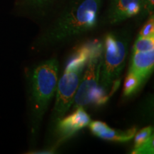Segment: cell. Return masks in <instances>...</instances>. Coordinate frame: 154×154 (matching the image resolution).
<instances>
[{
	"label": "cell",
	"mask_w": 154,
	"mask_h": 154,
	"mask_svg": "<svg viewBox=\"0 0 154 154\" xmlns=\"http://www.w3.org/2000/svg\"><path fill=\"white\" fill-rule=\"evenodd\" d=\"M138 36L140 37H153L154 36V19L153 14L150 16L149 20L140 29Z\"/></svg>",
	"instance_id": "obj_14"
},
{
	"label": "cell",
	"mask_w": 154,
	"mask_h": 154,
	"mask_svg": "<svg viewBox=\"0 0 154 154\" xmlns=\"http://www.w3.org/2000/svg\"><path fill=\"white\" fill-rule=\"evenodd\" d=\"M154 0H142V9L140 13L143 17L153 14Z\"/></svg>",
	"instance_id": "obj_16"
},
{
	"label": "cell",
	"mask_w": 154,
	"mask_h": 154,
	"mask_svg": "<svg viewBox=\"0 0 154 154\" xmlns=\"http://www.w3.org/2000/svg\"><path fill=\"white\" fill-rule=\"evenodd\" d=\"M76 110L57 121L56 128L58 136V143L71 138L79 131L88 126L91 122L90 116L84 110V107H78Z\"/></svg>",
	"instance_id": "obj_6"
},
{
	"label": "cell",
	"mask_w": 154,
	"mask_h": 154,
	"mask_svg": "<svg viewBox=\"0 0 154 154\" xmlns=\"http://www.w3.org/2000/svg\"><path fill=\"white\" fill-rule=\"evenodd\" d=\"M59 72V62L54 58L32 65L25 72L29 125L32 136L38 134L44 115L54 96Z\"/></svg>",
	"instance_id": "obj_2"
},
{
	"label": "cell",
	"mask_w": 154,
	"mask_h": 154,
	"mask_svg": "<svg viewBox=\"0 0 154 154\" xmlns=\"http://www.w3.org/2000/svg\"><path fill=\"white\" fill-rule=\"evenodd\" d=\"M146 79L135 73L128 71L124 80L123 95L125 97H129L136 94L146 82Z\"/></svg>",
	"instance_id": "obj_10"
},
{
	"label": "cell",
	"mask_w": 154,
	"mask_h": 154,
	"mask_svg": "<svg viewBox=\"0 0 154 154\" xmlns=\"http://www.w3.org/2000/svg\"><path fill=\"white\" fill-rule=\"evenodd\" d=\"M57 1V0H24V4L34 10L43 13Z\"/></svg>",
	"instance_id": "obj_12"
},
{
	"label": "cell",
	"mask_w": 154,
	"mask_h": 154,
	"mask_svg": "<svg viewBox=\"0 0 154 154\" xmlns=\"http://www.w3.org/2000/svg\"><path fill=\"white\" fill-rule=\"evenodd\" d=\"M154 68V49L143 52L132 53L129 70L147 79Z\"/></svg>",
	"instance_id": "obj_9"
},
{
	"label": "cell",
	"mask_w": 154,
	"mask_h": 154,
	"mask_svg": "<svg viewBox=\"0 0 154 154\" xmlns=\"http://www.w3.org/2000/svg\"><path fill=\"white\" fill-rule=\"evenodd\" d=\"M154 48V36L140 37L138 36L132 48V53L149 51Z\"/></svg>",
	"instance_id": "obj_11"
},
{
	"label": "cell",
	"mask_w": 154,
	"mask_h": 154,
	"mask_svg": "<svg viewBox=\"0 0 154 154\" xmlns=\"http://www.w3.org/2000/svg\"><path fill=\"white\" fill-rule=\"evenodd\" d=\"M88 127L94 136L101 139L118 143L129 141L134 137L136 133V127H132L126 130L113 129L108 126L106 123L101 121H91Z\"/></svg>",
	"instance_id": "obj_8"
},
{
	"label": "cell",
	"mask_w": 154,
	"mask_h": 154,
	"mask_svg": "<svg viewBox=\"0 0 154 154\" xmlns=\"http://www.w3.org/2000/svg\"><path fill=\"white\" fill-rule=\"evenodd\" d=\"M154 140H153V135H152L151 138H149L146 143H144L143 145H141L140 147L137 149H134L132 153H153L154 151Z\"/></svg>",
	"instance_id": "obj_15"
},
{
	"label": "cell",
	"mask_w": 154,
	"mask_h": 154,
	"mask_svg": "<svg viewBox=\"0 0 154 154\" xmlns=\"http://www.w3.org/2000/svg\"><path fill=\"white\" fill-rule=\"evenodd\" d=\"M101 52L102 42L95 40L75 94L72 104L74 109L90 105L103 106L111 96L99 84Z\"/></svg>",
	"instance_id": "obj_5"
},
{
	"label": "cell",
	"mask_w": 154,
	"mask_h": 154,
	"mask_svg": "<svg viewBox=\"0 0 154 154\" xmlns=\"http://www.w3.org/2000/svg\"><path fill=\"white\" fill-rule=\"evenodd\" d=\"M101 0H72L34 43L44 49L66 43L95 27Z\"/></svg>",
	"instance_id": "obj_1"
},
{
	"label": "cell",
	"mask_w": 154,
	"mask_h": 154,
	"mask_svg": "<svg viewBox=\"0 0 154 154\" xmlns=\"http://www.w3.org/2000/svg\"><path fill=\"white\" fill-rule=\"evenodd\" d=\"M153 133V127L149 126L144 127L140 131L136 133L134 136V149H137L146 143L151 138Z\"/></svg>",
	"instance_id": "obj_13"
},
{
	"label": "cell",
	"mask_w": 154,
	"mask_h": 154,
	"mask_svg": "<svg viewBox=\"0 0 154 154\" xmlns=\"http://www.w3.org/2000/svg\"><path fill=\"white\" fill-rule=\"evenodd\" d=\"M142 9V0H111L105 21L113 25L136 16Z\"/></svg>",
	"instance_id": "obj_7"
},
{
	"label": "cell",
	"mask_w": 154,
	"mask_h": 154,
	"mask_svg": "<svg viewBox=\"0 0 154 154\" xmlns=\"http://www.w3.org/2000/svg\"><path fill=\"white\" fill-rule=\"evenodd\" d=\"M94 42L95 40L81 44L74 49L66 63L64 72L58 80L55 104L51 114L54 124L64 116L73 104Z\"/></svg>",
	"instance_id": "obj_3"
},
{
	"label": "cell",
	"mask_w": 154,
	"mask_h": 154,
	"mask_svg": "<svg viewBox=\"0 0 154 154\" xmlns=\"http://www.w3.org/2000/svg\"><path fill=\"white\" fill-rule=\"evenodd\" d=\"M131 36L126 32H109L102 42L99 84L112 96L121 84V75L126 66Z\"/></svg>",
	"instance_id": "obj_4"
}]
</instances>
